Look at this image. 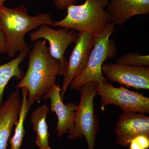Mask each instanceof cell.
I'll return each mask as SVG.
<instances>
[{
  "instance_id": "obj_9",
  "label": "cell",
  "mask_w": 149,
  "mask_h": 149,
  "mask_svg": "<svg viewBox=\"0 0 149 149\" xmlns=\"http://www.w3.org/2000/svg\"><path fill=\"white\" fill-rule=\"evenodd\" d=\"M102 70L103 74L110 81L137 90H149V66L104 63Z\"/></svg>"
},
{
  "instance_id": "obj_11",
  "label": "cell",
  "mask_w": 149,
  "mask_h": 149,
  "mask_svg": "<svg viewBox=\"0 0 149 149\" xmlns=\"http://www.w3.org/2000/svg\"><path fill=\"white\" fill-rule=\"evenodd\" d=\"M60 91L59 84H55L43 97L45 100L49 99L51 111L55 113L57 116L58 122L55 129L59 138L62 137L73 128L75 111L78 106L72 102L63 104Z\"/></svg>"
},
{
  "instance_id": "obj_21",
  "label": "cell",
  "mask_w": 149,
  "mask_h": 149,
  "mask_svg": "<svg viewBox=\"0 0 149 149\" xmlns=\"http://www.w3.org/2000/svg\"><path fill=\"white\" fill-rule=\"evenodd\" d=\"M6 0H0V8L4 6V3Z\"/></svg>"
},
{
  "instance_id": "obj_5",
  "label": "cell",
  "mask_w": 149,
  "mask_h": 149,
  "mask_svg": "<svg viewBox=\"0 0 149 149\" xmlns=\"http://www.w3.org/2000/svg\"><path fill=\"white\" fill-rule=\"evenodd\" d=\"M97 83L89 82L78 90L80 103L75 111L73 128L68 131V138L74 140L85 137L88 149H95L99 131V122L95 115L94 100L97 95Z\"/></svg>"
},
{
  "instance_id": "obj_3",
  "label": "cell",
  "mask_w": 149,
  "mask_h": 149,
  "mask_svg": "<svg viewBox=\"0 0 149 149\" xmlns=\"http://www.w3.org/2000/svg\"><path fill=\"white\" fill-rule=\"evenodd\" d=\"M109 0H85L80 5L67 8L63 19L55 22L52 26L64 27L79 32L101 34L111 23V17L106 9Z\"/></svg>"
},
{
  "instance_id": "obj_15",
  "label": "cell",
  "mask_w": 149,
  "mask_h": 149,
  "mask_svg": "<svg viewBox=\"0 0 149 149\" xmlns=\"http://www.w3.org/2000/svg\"><path fill=\"white\" fill-rule=\"evenodd\" d=\"M29 50L19 52L16 57L11 61L0 65V107L3 104V96L6 86L12 77L21 80L24 72L19 67V65L24 61L28 54Z\"/></svg>"
},
{
  "instance_id": "obj_7",
  "label": "cell",
  "mask_w": 149,
  "mask_h": 149,
  "mask_svg": "<svg viewBox=\"0 0 149 149\" xmlns=\"http://www.w3.org/2000/svg\"><path fill=\"white\" fill-rule=\"evenodd\" d=\"M77 36V33L74 30L69 31L64 27L56 30L44 24L30 33L29 38L32 41H37L41 38L47 40L51 55L61 63V76L64 75L68 65V61L64 56V54L68 46L72 42L75 43Z\"/></svg>"
},
{
  "instance_id": "obj_2",
  "label": "cell",
  "mask_w": 149,
  "mask_h": 149,
  "mask_svg": "<svg viewBox=\"0 0 149 149\" xmlns=\"http://www.w3.org/2000/svg\"><path fill=\"white\" fill-rule=\"evenodd\" d=\"M54 22L49 13L29 16L28 10L24 6L11 8L4 6L0 8V30L5 38L7 54L10 58L17 53L29 50L24 40L27 32L38 29L42 24L52 26Z\"/></svg>"
},
{
  "instance_id": "obj_13",
  "label": "cell",
  "mask_w": 149,
  "mask_h": 149,
  "mask_svg": "<svg viewBox=\"0 0 149 149\" xmlns=\"http://www.w3.org/2000/svg\"><path fill=\"white\" fill-rule=\"evenodd\" d=\"M111 22L121 25L133 16L149 13V0H109L106 8Z\"/></svg>"
},
{
  "instance_id": "obj_19",
  "label": "cell",
  "mask_w": 149,
  "mask_h": 149,
  "mask_svg": "<svg viewBox=\"0 0 149 149\" xmlns=\"http://www.w3.org/2000/svg\"><path fill=\"white\" fill-rule=\"evenodd\" d=\"M78 0H54L56 7L59 10H65L71 5H75Z\"/></svg>"
},
{
  "instance_id": "obj_16",
  "label": "cell",
  "mask_w": 149,
  "mask_h": 149,
  "mask_svg": "<svg viewBox=\"0 0 149 149\" xmlns=\"http://www.w3.org/2000/svg\"><path fill=\"white\" fill-rule=\"evenodd\" d=\"M21 89L22 100L19 113L18 120L16 123L14 134L9 139L11 149L21 148L23 139L26 133L24 128V120L30 109L28 104V92L27 89L24 87H22Z\"/></svg>"
},
{
  "instance_id": "obj_22",
  "label": "cell",
  "mask_w": 149,
  "mask_h": 149,
  "mask_svg": "<svg viewBox=\"0 0 149 149\" xmlns=\"http://www.w3.org/2000/svg\"><path fill=\"white\" fill-rule=\"evenodd\" d=\"M39 149H52V148H51L49 146H48L47 147V148H39Z\"/></svg>"
},
{
  "instance_id": "obj_17",
  "label": "cell",
  "mask_w": 149,
  "mask_h": 149,
  "mask_svg": "<svg viewBox=\"0 0 149 149\" xmlns=\"http://www.w3.org/2000/svg\"><path fill=\"white\" fill-rule=\"evenodd\" d=\"M118 64L133 66H149V56L142 55L139 52H130L116 59Z\"/></svg>"
},
{
  "instance_id": "obj_12",
  "label": "cell",
  "mask_w": 149,
  "mask_h": 149,
  "mask_svg": "<svg viewBox=\"0 0 149 149\" xmlns=\"http://www.w3.org/2000/svg\"><path fill=\"white\" fill-rule=\"evenodd\" d=\"M22 100L19 91L17 90L0 107V149H7L12 130L18 120Z\"/></svg>"
},
{
  "instance_id": "obj_8",
  "label": "cell",
  "mask_w": 149,
  "mask_h": 149,
  "mask_svg": "<svg viewBox=\"0 0 149 149\" xmlns=\"http://www.w3.org/2000/svg\"><path fill=\"white\" fill-rule=\"evenodd\" d=\"M75 43L70 56L67 68L63 76V83L60 91L63 101L70 82L83 71L87 65L95 44L94 35L88 32H79Z\"/></svg>"
},
{
  "instance_id": "obj_1",
  "label": "cell",
  "mask_w": 149,
  "mask_h": 149,
  "mask_svg": "<svg viewBox=\"0 0 149 149\" xmlns=\"http://www.w3.org/2000/svg\"><path fill=\"white\" fill-rule=\"evenodd\" d=\"M46 43L45 40L35 43L28 55L27 71L17 85V90L22 87L27 89L30 108L55 85L56 76H61V62L51 55Z\"/></svg>"
},
{
  "instance_id": "obj_14",
  "label": "cell",
  "mask_w": 149,
  "mask_h": 149,
  "mask_svg": "<svg viewBox=\"0 0 149 149\" xmlns=\"http://www.w3.org/2000/svg\"><path fill=\"white\" fill-rule=\"evenodd\" d=\"M49 109L45 104L40 106L31 113V121L32 128L36 134V143L40 148L49 146V138L50 136L48 131L46 118Z\"/></svg>"
},
{
  "instance_id": "obj_20",
  "label": "cell",
  "mask_w": 149,
  "mask_h": 149,
  "mask_svg": "<svg viewBox=\"0 0 149 149\" xmlns=\"http://www.w3.org/2000/svg\"><path fill=\"white\" fill-rule=\"evenodd\" d=\"M6 45L5 38L3 32L0 30V54H7Z\"/></svg>"
},
{
  "instance_id": "obj_18",
  "label": "cell",
  "mask_w": 149,
  "mask_h": 149,
  "mask_svg": "<svg viewBox=\"0 0 149 149\" xmlns=\"http://www.w3.org/2000/svg\"><path fill=\"white\" fill-rule=\"evenodd\" d=\"M129 149H148L149 136L140 135L133 138L129 143Z\"/></svg>"
},
{
  "instance_id": "obj_10",
  "label": "cell",
  "mask_w": 149,
  "mask_h": 149,
  "mask_svg": "<svg viewBox=\"0 0 149 149\" xmlns=\"http://www.w3.org/2000/svg\"><path fill=\"white\" fill-rule=\"evenodd\" d=\"M114 131L116 134V143L122 147L127 146L136 136H149V117L142 113L123 111Z\"/></svg>"
},
{
  "instance_id": "obj_6",
  "label": "cell",
  "mask_w": 149,
  "mask_h": 149,
  "mask_svg": "<svg viewBox=\"0 0 149 149\" xmlns=\"http://www.w3.org/2000/svg\"><path fill=\"white\" fill-rule=\"evenodd\" d=\"M96 89L97 95L101 97L102 111L108 105L113 104L123 112L149 113V98L143 93L129 91L123 85L115 88L107 82L97 83Z\"/></svg>"
},
{
  "instance_id": "obj_4",
  "label": "cell",
  "mask_w": 149,
  "mask_h": 149,
  "mask_svg": "<svg viewBox=\"0 0 149 149\" xmlns=\"http://www.w3.org/2000/svg\"><path fill=\"white\" fill-rule=\"evenodd\" d=\"M114 23H111L101 34L94 35L95 44L88 63L83 71L70 82L72 90H78L89 82L107 83L102 72V68L105 62L113 58L117 53V48L110 37L115 32Z\"/></svg>"
}]
</instances>
